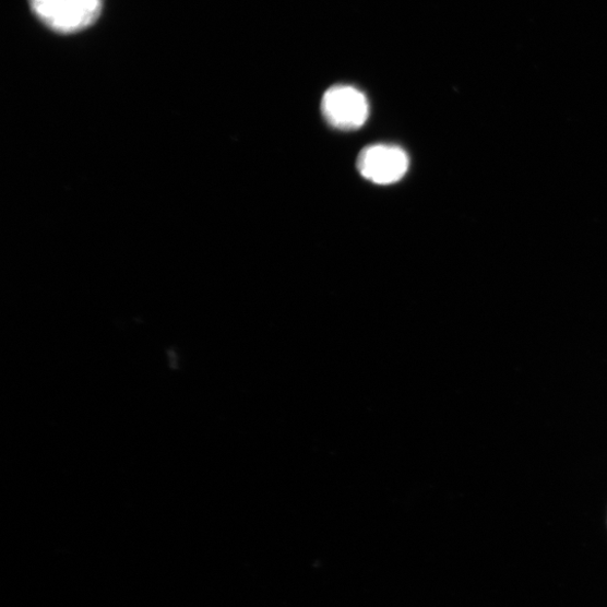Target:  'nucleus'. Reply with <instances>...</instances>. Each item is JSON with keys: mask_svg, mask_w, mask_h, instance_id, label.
<instances>
[{"mask_svg": "<svg viewBox=\"0 0 607 607\" xmlns=\"http://www.w3.org/2000/svg\"><path fill=\"white\" fill-rule=\"evenodd\" d=\"M323 117L338 130L360 129L369 117L366 96L353 86H333L325 92L321 104Z\"/></svg>", "mask_w": 607, "mask_h": 607, "instance_id": "obj_2", "label": "nucleus"}, {"mask_svg": "<svg viewBox=\"0 0 607 607\" xmlns=\"http://www.w3.org/2000/svg\"><path fill=\"white\" fill-rule=\"evenodd\" d=\"M37 19L55 32L71 34L93 25L99 17L103 0H29Z\"/></svg>", "mask_w": 607, "mask_h": 607, "instance_id": "obj_1", "label": "nucleus"}, {"mask_svg": "<svg viewBox=\"0 0 607 607\" xmlns=\"http://www.w3.org/2000/svg\"><path fill=\"white\" fill-rule=\"evenodd\" d=\"M406 152L396 145L374 144L360 152L357 167L361 176L378 185L400 181L407 172Z\"/></svg>", "mask_w": 607, "mask_h": 607, "instance_id": "obj_3", "label": "nucleus"}]
</instances>
